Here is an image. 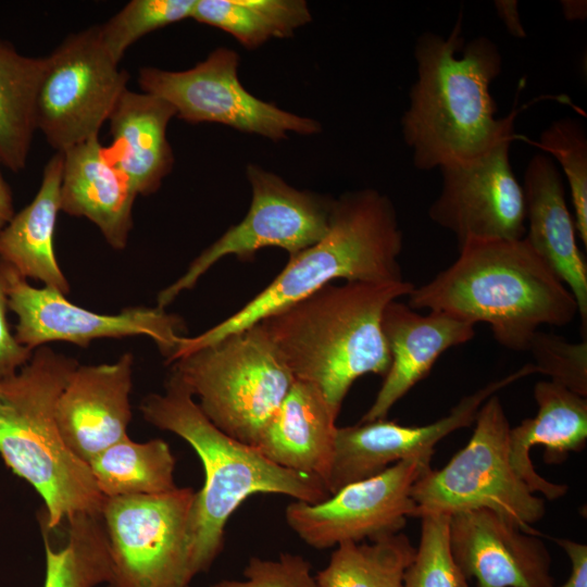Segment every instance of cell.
<instances>
[{
  "label": "cell",
  "mask_w": 587,
  "mask_h": 587,
  "mask_svg": "<svg viewBox=\"0 0 587 587\" xmlns=\"http://www.w3.org/2000/svg\"><path fill=\"white\" fill-rule=\"evenodd\" d=\"M526 351L530 352L537 373L587 398V341L567 339L541 330L532 337Z\"/></svg>",
  "instance_id": "obj_34"
},
{
  "label": "cell",
  "mask_w": 587,
  "mask_h": 587,
  "mask_svg": "<svg viewBox=\"0 0 587 587\" xmlns=\"http://www.w3.org/2000/svg\"><path fill=\"white\" fill-rule=\"evenodd\" d=\"M191 18L255 49L272 38L292 37L312 15L304 0H197Z\"/></svg>",
  "instance_id": "obj_28"
},
{
  "label": "cell",
  "mask_w": 587,
  "mask_h": 587,
  "mask_svg": "<svg viewBox=\"0 0 587 587\" xmlns=\"http://www.w3.org/2000/svg\"><path fill=\"white\" fill-rule=\"evenodd\" d=\"M247 178L252 198L243 220L229 227L177 280L158 294V308L165 309L184 290L195 287L212 265L227 255L249 261L259 250L276 247L290 258L326 235L335 199L299 190L253 163L247 166Z\"/></svg>",
  "instance_id": "obj_11"
},
{
  "label": "cell",
  "mask_w": 587,
  "mask_h": 587,
  "mask_svg": "<svg viewBox=\"0 0 587 587\" xmlns=\"http://www.w3.org/2000/svg\"><path fill=\"white\" fill-rule=\"evenodd\" d=\"M524 138V137H523ZM551 154L564 171L574 208L577 236L587 247V136L583 125L563 117L551 123L534 142Z\"/></svg>",
  "instance_id": "obj_31"
},
{
  "label": "cell",
  "mask_w": 587,
  "mask_h": 587,
  "mask_svg": "<svg viewBox=\"0 0 587 587\" xmlns=\"http://www.w3.org/2000/svg\"><path fill=\"white\" fill-rule=\"evenodd\" d=\"M133 365L130 352L113 363L78 364L58 399L55 415L61 436L87 464L127 437Z\"/></svg>",
  "instance_id": "obj_18"
},
{
  "label": "cell",
  "mask_w": 587,
  "mask_h": 587,
  "mask_svg": "<svg viewBox=\"0 0 587 587\" xmlns=\"http://www.w3.org/2000/svg\"><path fill=\"white\" fill-rule=\"evenodd\" d=\"M534 398L536 415L510 428V462L534 494L554 500L566 494L567 486L541 477L532 463L530 449L544 446L548 463L562 462L570 452L583 450L587 440V398L551 380L538 382Z\"/></svg>",
  "instance_id": "obj_22"
},
{
  "label": "cell",
  "mask_w": 587,
  "mask_h": 587,
  "mask_svg": "<svg viewBox=\"0 0 587 587\" xmlns=\"http://www.w3.org/2000/svg\"><path fill=\"white\" fill-rule=\"evenodd\" d=\"M415 547L402 533L366 542L336 546L327 565L314 576L319 587H402Z\"/></svg>",
  "instance_id": "obj_29"
},
{
  "label": "cell",
  "mask_w": 587,
  "mask_h": 587,
  "mask_svg": "<svg viewBox=\"0 0 587 587\" xmlns=\"http://www.w3.org/2000/svg\"><path fill=\"white\" fill-rule=\"evenodd\" d=\"M494 7L511 36L520 39L526 37V32L519 13L517 1L496 0Z\"/></svg>",
  "instance_id": "obj_38"
},
{
  "label": "cell",
  "mask_w": 587,
  "mask_h": 587,
  "mask_svg": "<svg viewBox=\"0 0 587 587\" xmlns=\"http://www.w3.org/2000/svg\"><path fill=\"white\" fill-rule=\"evenodd\" d=\"M192 488L107 498L101 511L112 576L107 587H189Z\"/></svg>",
  "instance_id": "obj_9"
},
{
  "label": "cell",
  "mask_w": 587,
  "mask_h": 587,
  "mask_svg": "<svg viewBox=\"0 0 587 587\" xmlns=\"http://www.w3.org/2000/svg\"><path fill=\"white\" fill-rule=\"evenodd\" d=\"M107 498L163 494L175 489V458L157 438L135 442L127 437L104 449L88 463Z\"/></svg>",
  "instance_id": "obj_27"
},
{
  "label": "cell",
  "mask_w": 587,
  "mask_h": 587,
  "mask_svg": "<svg viewBox=\"0 0 587 587\" xmlns=\"http://www.w3.org/2000/svg\"><path fill=\"white\" fill-rule=\"evenodd\" d=\"M63 154L57 152L46 164L37 193L0 230V260L26 279L70 292V284L58 263L53 235L61 204Z\"/></svg>",
  "instance_id": "obj_25"
},
{
  "label": "cell",
  "mask_w": 587,
  "mask_h": 587,
  "mask_svg": "<svg viewBox=\"0 0 587 587\" xmlns=\"http://www.w3.org/2000/svg\"><path fill=\"white\" fill-rule=\"evenodd\" d=\"M311 569L299 554L282 553L277 560L252 557L243 569L245 579H222L211 587H319Z\"/></svg>",
  "instance_id": "obj_35"
},
{
  "label": "cell",
  "mask_w": 587,
  "mask_h": 587,
  "mask_svg": "<svg viewBox=\"0 0 587 587\" xmlns=\"http://www.w3.org/2000/svg\"><path fill=\"white\" fill-rule=\"evenodd\" d=\"M537 536L488 509L449 516L452 557L476 587H555L550 553Z\"/></svg>",
  "instance_id": "obj_17"
},
{
  "label": "cell",
  "mask_w": 587,
  "mask_h": 587,
  "mask_svg": "<svg viewBox=\"0 0 587 587\" xmlns=\"http://www.w3.org/2000/svg\"><path fill=\"white\" fill-rule=\"evenodd\" d=\"M172 363L209 421L253 447L296 380L259 323Z\"/></svg>",
  "instance_id": "obj_7"
},
{
  "label": "cell",
  "mask_w": 587,
  "mask_h": 587,
  "mask_svg": "<svg viewBox=\"0 0 587 587\" xmlns=\"http://www.w3.org/2000/svg\"><path fill=\"white\" fill-rule=\"evenodd\" d=\"M337 417L317 387L296 379L255 448L277 465L316 475L325 483Z\"/></svg>",
  "instance_id": "obj_24"
},
{
  "label": "cell",
  "mask_w": 587,
  "mask_h": 587,
  "mask_svg": "<svg viewBox=\"0 0 587 587\" xmlns=\"http://www.w3.org/2000/svg\"><path fill=\"white\" fill-rule=\"evenodd\" d=\"M2 265L9 310L17 317L14 337L32 351L52 341L87 347L100 338L146 336L167 361L186 330L179 316L158 307H133L116 314L93 312L72 303L57 289L29 285L12 266L3 261Z\"/></svg>",
  "instance_id": "obj_14"
},
{
  "label": "cell",
  "mask_w": 587,
  "mask_h": 587,
  "mask_svg": "<svg viewBox=\"0 0 587 587\" xmlns=\"http://www.w3.org/2000/svg\"><path fill=\"white\" fill-rule=\"evenodd\" d=\"M433 454L401 460L383 472L350 483L319 503L294 501L285 510L288 526L314 549L371 541L400 533L413 517L414 483L430 469Z\"/></svg>",
  "instance_id": "obj_13"
},
{
  "label": "cell",
  "mask_w": 587,
  "mask_h": 587,
  "mask_svg": "<svg viewBox=\"0 0 587 587\" xmlns=\"http://www.w3.org/2000/svg\"><path fill=\"white\" fill-rule=\"evenodd\" d=\"M239 55L220 47L185 71L146 66L139 71L141 91L167 101L188 123H218L273 141L289 133L314 135L321 124L257 98L238 78Z\"/></svg>",
  "instance_id": "obj_12"
},
{
  "label": "cell",
  "mask_w": 587,
  "mask_h": 587,
  "mask_svg": "<svg viewBox=\"0 0 587 587\" xmlns=\"http://www.w3.org/2000/svg\"><path fill=\"white\" fill-rule=\"evenodd\" d=\"M414 287L407 280L330 283L259 324L295 379L317 387L339 414L359 377L387 374L391 358L382 327L383 313Z\"/></svg>",
  "instance_id": "obj_3"
},
{
  "label": "cell",
  "mask_w": 587,
  "mask_h": 587,
  "mask_svg": "<svg viewBox=\"0 0 587 587\" xmlns=\"http://www.w3.org/2000/svg\"><path fill=\"white\" fill-rule=\"evenodd\" d=\"M459 251L451 265L413 288L410 308L487 323L513 351H526L541 325L565 326L578 314L572 292L525 238L471 241Z\"/></svg>",
  "instance_id": "obj_2"
},
{
  "label": "cell",
  "mask_w": 587,
  "mask_h": 587,
  "mask_svg": "<svg viewBox=\"0 0 587 587\" xmlns=\"http://www.w3.org/2000/svg\"><path fill=\"white\" fill-rule=\"evenodd\" d=\"M463 43L462 14L447 37L426 32L416 40L417 78L401 123L417 170L478 157L514 130L520 110L497 118L490 95L502 68L497 46L486 37Z\"/></svg>",
  "instance_id": "obj_1"
},
{
  "label": "cell",
  "mask_w": 587,
  "mask_h": 587,
  "mask_svg": "<svg viewBox=\"0 0 587 587\" xmlns=\"http://www.w3.org/2000/svg\"><path fill=\"white\" fill-rule=\"evenodd\" d=\"M174 116L164 99L126 89L109 117L112 145L107 153L138 195L154 193L173 168L166 129Z\"/></svg>",
  "instance_id": "obj_23"
},
{
  "label": "cell",
  "mask_w": 587,
  "mask_h": 587,
  "mask_svg": "<svg viewBox=\"0 0 587 587\" xmlns=\"http://www.w3.org/2000/svg\"><path fill=\"white\" fill-rule=\"evenodd\" d=\"M514 138L513 130L478 157L439 167L441 190L428 216L450 230L459 247L471 241L524 238V190L509 157Z\"/></svg>",
  "instance_id": "obj_15"
},
{
  "label": "cell",
  "mask_w": 587,
  "mask_h": 587,
  "mask_svg": "<svg viewBox=\"0 0 587 587\" xmlns=\"http://www.w3.org/2000/svg\"><path fill=\"white\" fill-rule=\"evenodd\" d=\"M197 0H133L99 27L101 41L120 63L126 50L145 35L191 17Z\"/></svg>",
  "instance_id": "obj_32"
},
{
  "label": "cell",
  "mask_w": 587,
  "mask_h": 587,
  "mask_svg": "<svg viewBox=\"0 0 587 587\" xmlns=\"http://www.w3.org/2000/svg\"><path fill=\"white\" fill-rule=\"evenodd\" d=\"M67 540L52 548L43 533L46 576L43 587H95L108 584L112 559L101 515L77 513L66 520Z\"/></svg>",
  "instance_id": "obj_30"
},
{
  "label": "cell",
  "mask_w": 587,
  "mask_h": 587,
  "mask_svg": "<svg viewBox=\"0 0 587 587\" xmlns=\"http://www.w3.org/2000/svg\"><path fill=\"white\" fill-rule=\"evenodd\" d=\"M77 366L75 359L41 346L14 375L0 379V455L42 497L47 529L77 513L101 515L107 499L57 423L58 399Z\"/></svg>",
  "instance_id": "obj_6"
},
{
  "label": "cell",
  "mask_w": 587,
  "mask_h": 587,
  "mask_svg": "<svg viewBox=\"0 0 587 587\" xmlns=\"http://www.w3.org/2000/svg\"><path fill=\"white\" fill-rule=\"evenodd\" d=\"M403 236L390 199L374 189L335 199L326 235L290 257L284 270L232 316L204 333L180 336L170 363L222 338L258 324L336 279L402 282L399 263Z\"/></svg>",
  "instance_id": "obj_5"
},
{
  "label": "cell",
  "mask_w": 587,
  "mask_h": 587,
  "mask_svg": "<svg viewBox=\"0 0 587 587\" xmlns=\"http://www.w3.org/2000/svg\"><path fill=\"white\" fill-rule=\"evenodd\" d=\"M62 154L61 211L86 217L99 228L113 249H125L138 193L111 161L99 136Z\"/></svg>",
  "instance_id": "obj_21"
},
{
  "label": "cell",
  "mask_w": 587,
  "mask_h": 587,
  "mask_svg": "<svg viewBox=\"0 0 587 587\" xmlns=\"http://www.w3.org/2000/svg\"><path fill=\"white\" fill-rule=\"evenodd\" d=\"M127 82L98 26L71 34L46 57L35 99L36 130L57 152L99 136Z\"/></svg>",
  "instance_id": "obj_10"
},
{
  "label": "cell",
  "mask_w": 587,
  "mask_h": 587,
  "mask_svg": "<svg viewBox=\"0 0 587 587\" xmlns=\"http://www.w3.org/2000/svg\"><path fill=\"white\" fill-rule=\"evenodd\" d=\"M421 538L403 575L402 587H470L449 545V515L421 517Z\"/></svg>",
  "instance_id": "obj_33"
},
{
  "label": "cell",
  "mask_w": 587,
  "mask_h": 587,
  "mask_svg": "<svg viewBox=\"0 0 587 587\" xmlns=\"http://www.w3.org/2000/svg\"><path fill=\"white\" fill-rule=\"evenodd\" d=\"M524 238L574 296L582 329L587 328V265L579 250L561 174L552 160L534 155L524 175Z\"/></svg>",
  "instance_id": "obj_20"
},
{
  "label": "cell",
  "mask_w": 587,
  "mask_h": 587,
  "mask_svg": "<svg viewBox=\"0 0 587 587\" xmlns=\"http://www.w3.org/2000/svg\"><path fill=\"white\" fill-rule=\"evenodd\" d=\"M46 57L21 54L0 39V160L13 172L24 170L36 130L35 99Z\"/></svg>",
  "instance_id": "obj_26"
},
{
  "label": "cell",
  "mask_w": 587,
  "mask_h": 587,
  "mask_svg": "<svg viewBox=\"0 0 587 587\" xmlns=\"http://www.w3.org/2000/svg\"><path fill=\"white\" fill-rule=\"evenodd\" d=\"M139 409L148 423L187 441L203 465L204 485L196 492L189 529L192 577L208 572L222 552L226 523L248 497L276 494L313 504L330 496L321 477L279 466L218 429L173 372L164 394L147 396Z\"/></svg>",
  "instance_id": "obj_4"
},
{
  "label": "cell",
  "mask_w": 587,
  "mask_h": 587,
  "mask_svg": "<svg viewBox=\"0 0 587 587\" xmlns=\"http://www.w3.org/2000/svg\"><path fill=\"white\" fill-rule=\"evenodd\" d=\"M474 432L461 450L439 470L429 469L413 485V517L451 515L488 509L523 532L545 514L544 499L534 495L516 474L509 457L510 424L499 397L490 396L478 409Z\"/></svg>",
  "instance_id": "obj_8"
},
{
  "label": "cell",
  "mask_w": 587,
  "mask_h": 587,
  "mask_svg": "<svg viewBox=\"0 0 587 587\" xmlns=\"http://www.w3.org/2000/svg\"><path fill=\"white\" fill-rule=\"evenodd\" d=\"M537 373L527 363L463 397L444 417L422 426H404L385 419L337 427L325 485L330 495L344 486L374 476L412 457L434 454L435 446L452 432L471 426L480 405L492 395Z\"/></svg>",
  "instance_id": "obj_16"
},
{
  "label": "cell",
  "mask_w": 587,
  "mask_h": 587,
  "mask_svg": "<svg viewBox=\"0 0 587 587\" xmlns=\"http://www.w3.org/2000/svg\"><path fill=\"white\" fill-rule=\"evenodd\" d=\"M555 542L571 561V574L559 587H587V546L565 538L555 539Z\"/></svg>",
  "instance_id": "obj_37"
},
{
  "label": "cell",
  "mask_w": 587,
  "mask_h": 587,
  "mask_svg": "<svg viewBox=\"0 0 587 587\" xmlns=\"http://www.w3.org/2000/svg\"><path fill=\"white\" fill-rule=\"evenodd\" d=\"M382 327L390 366L360 422L386 419L390 409L427 376L445 351L475 336V324L469 321L440 311L423 315L399 299L385 308Z\"/></svg>",
  "instance_id": "obj_19"
},
{
  "label": "cell",
  "mask_w": 587,
  "mask_h": 587,
  "mask_svg": "<svg viewBox=\"0 0 587 587\" xmlns=\"http://www.w3.org/2000/svg\"><path fill=\"white\" fill-rule=\"evenodd\" d=\"M562 12L567 21H584L587 16L585 0H565L561 2Z\"/></svg>",
  "instance_id": "obj_40"
},
{
  "label": "cell",
  "mask_w": 587,
  "mask_h": 587,
  "mask_svg": "<svg viewBox=\"0 0 587 587\" xmlns=\"http://www.w3.org/2000/svg\"><path fill=\"white\" fill-rule=\"evenodd\" d=\"M0 165H2L1 160ZM14 214L13 195L0 170V230L9 223Z\"/></svg>",
  "instance_id": "obj_39"
},
{
  "label": "cell",
  "mask_w": 587,
  "mask_h": 587,
  "mask_svg": "<svg viewBox=\"0 0 587 587\" xmlns=\"http://www.w3.org/2000/svg\"><path fill=\"white\" fill-rule=\"evenodd\" d=\"M8 302L5 277L0 260V379L14 375L33 354L32 350L18 344L10 329L7 317Z\"/></svg>",
  "instance_id": "obj_36"
}]
</instances>
